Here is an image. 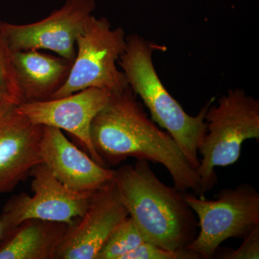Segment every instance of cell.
<instances>
[{
	"label": "cell",
	"instance_id": "obj_10",
	"mask_svg": "<svg viewBox=\"0 0 259 259\" xmlns=\"http://www.w3.org/2000/svg\"><path fill=\"white\" fill-rule=\"evenodd\" d=\"M112 93L100 88H88L60 98L45 101L22 102L18 111L34 124L56 127L74 136L88 150L94 161L105 163L92 143V122L107 102Z\"/></svg>",
	"mask_w": 259,
	"mask_h": 259
},
{
	"label": "cell",
	"instance_id": "obj_4",
	"mask_svg": "<svg viewBox=\"0 0 259 259\" xmlns=\"http://www.w3.org/2000/svg\"><path fill=\"white\" fill-rule=\"evenodd\" d=\"M207 131L199 146L197 175L201 198L217 183L216 167L234 164L246 140H259V101L242 89L228 90L209 107L205 116Z\"/></svg>",
	"mask_w": 259,
	"mask_h": 259
},
{
	"label": "cell",
	"instance_id": "obj_19",
	"mask_svg": "<svg viewBox=\"0 0 259 259\" xmlns=\"http://www.w3.org/2000/svg\"><path fill=\"white\" fill-rule=\"evenodd\" d=\"M0 233H1V231H0Z\"/></svg>",
	"mask_w": 259,
	"mask_h": 259
},
{
	"label": "cell",
	"instance_id": "obj_3",
	"mask_svg": "<svg viewBox=\"0 0 259 259\" xmlns=\"http://www.w3.org/2000/svg\"><path fill=\"white\" fill-rule=\"evenodd\" d=\"M165 50L138 34L126 37V48L118 60L128 86L149 110L151 119L176 141L181 151L197 171L198 150L207 131L205 116L212 102H208L197 115L185 111L170 95L155 69L153 54Z\"/></svg>",
	"mask_w": 259,
	"mask_h": 259
},
{
	"label": "cell",
	"instance_id": "obj_7",
	"mask_svg": "<svg viewBox=\"0 0 259 259\" xmlns=\"http://www.w3.org/2000/svg\"><path fill=\"white\" fill-rule=\"evenodd\" d=\"M32 195L21 193L5 204L0 220V237L6 238L28 220L62 223L68 226L83 215L94 192H75L67 188L44 163L32 168Z\"/></svg>",
	"mask_w": 259,
	"mask_h": 259
},
{
	"label": "cell",
	"instance_id": "obj_9",
	"mask_svg": "<svg viewBox=\"0 0 259 259\" xmlns=\"http://www.w3.org/2000/svg\"><path fill=\"white\" fill-rule=\"evenodd\" d=\"M115 179L94 192L82 216L68 228L58 259H97L114 231L128 217Z\"/></svg>",
	"mask_w": 259,
	"mask_h": 259
},
{
	"label": "cell",
	"instance_id": "obj_14",
	"mask_svg": "<svg viewBox=\"0 0 259 259\" xmlns=\"http://www.w3.org/2000/svg\"><path fill=\"white\" fill-rule=\"evenodd\" d=\"M69 227L42 220L25 221L6 237L0 259H55Z\"/></svg>",
	"mask_w": 259,
	"mask_h": 259
},
{
	"label": "cell",
	"instance_id": "obj_8",
	"mask_svg": "<svg viewBox=\"0 0 259 259\" xmlns=\"http://www.w3.org/2000/svg\"><path fill=\"white\" fill-rule=\"evenodd\" d=\"M95 8V0H66L60 9L35 23L0 21V33L12 51L49 50L74 62L76 37Z\"/></svg>",
	"mask_w": 259,
	"mask_h": 259
},
{
	"label": "cell",
	"instance_id": "obj_17",
	"mask_svg": "<svg viewBox=\"0 0 259 259\" xmlns=\"http://www.w3.org/2000/svg\"><path fill=\"white\" fill-rule=\"evenodd\" d=\"M122 259H201V257L187 248L170 250L144 242Z\"/></svg>",
	"mask_w": 259,
	"mask_h": 259
},
{
	"label": "cell",
	"instance_id": "obj_6",
	"mask_svg": "<svg viewBox=\"0 0 259 259\" xmlns=\"http://www.w3.org/2000/svg\"><path fill=\"white\" fill-rule=\"evenodd\" d=\"M186 202L198 217L199 232L187 247L201 258H212L223 242L244 238L259 227V193L243 183L223 189L214 200L184 192Z\"/></svg>",
	"mask_w": 259,
	"mask_h": 259
},
{
	"label": "cell",
	"instance_id": "obj_1",
	"mask_svg": "<svg viewBox=\"0 0 259 259\" xmlns=\"http://www.w3.org/2000/svg\"><path fill=\"white\" fill-rule=\"evenodd\" d=\"M90 136L105 165H118L129 157L159 163L171 175L177 190L191 191L201 197V182L195 168L171 135L148 117L129 86L112 94L94 118Z\"/></svg>",
	"mask_w": 259,
	"mask_h": 259
},
{
	"label": "cell",
	"instance_id": "obj_15",
	"mask_svg": "<svg viewBox=\"0 0 259 259\" xmlns=\"http://www.w3.org/2000/svg\"><path fill=\"white\" fill-rule=\"evenodd\" d=\"M144 242L139 228L128 216L112 233L97 259H122Z\"/></svg>",
	"mask_w": 259,
	"mask_h": 259
},
{
	"label": "cell",
	"instance_id": "obj_16",
	"mask_svg": "<svg viewBox=\"0 0 259 259\" xmlns=\"http://www.w3.org/2000/svg\"><path fill=\"white\" fill-rule=\"evenodd\" d=\"M23 102L15 76L12 51L0 33V107Z\"/></svg>",
	"mask_w": 259,
	"mask_h": 259
},
{
	"label": "cell",
	"instance_id": "obj_11",
	"mask_svg": "<svg viewBox=\"0 0 259 259\" xmlns=\"http://www.w3.org/2000/svg\"><path fill=\"white\" fill-rule=\"evenodd\" d=\"M18 105L0 107V194L14 190L34 166L42 163L44 126L22 115Z\"/></svg>",
	"mask_w": 259,
	"mask_h": 259
},
{
	"label": "cell",
	"instance_id": "obj_2",
	"mask_svg": "<svg viewBox=\"0 0 259 259\" xmlns=\"http://www.w3.org/2000/svg\"><path fill=\"white\" fill-rule=\"evenodd\" d=\"M115 179L129 217L145 241L177 250L194 241L198 223L184 192L163 183L148 161L121 166Z\"/></svg>",
	"mask_w": 259,
	"mask_h": 259
},
{
	"label": "cell",
	"instance_id": "obj_13",
	"mask_svg": "<svg viewBox=\"0 0 259 259\" xmlns=\"http://www.w3.org/2000/svg\"><path fill=\"white\" fill-rule=\"evenodd\" d=\"M23 102L51 100L69 78L73 61L40 50L12 51Z\"/></svg>",
	"mask_w": 259,
	"mask_h": 259
},
{
	"label": "cell",
	"instance_id": "obj_18",
	"mask_svg": "<svg viewBox=\"0 0 259 259\" xmlns=\"http://www.w3.org/2000/svg\"><path fill=\"white\" fill-rule=\"evenodd\" d=\"M221 258L225 259H258L259 227L253 230L248 236L243 238L239 248L227 253Z\"/></svg>",
	"mask_w": 259,
	"mask_h": 259
},
{
	"label": "cell",
	"instance_id": "obj_5",
	"mask_svg": "<svg viewBox=\"0 0 259 259\" xmlns=\"http://www.w3.org/2000/svg\"><path fill=\"white\" fill-rule=\"evenodd\" d=\"M121 27L112 28L106 18L92 15L76 37V57L66 82L51 99L60 98L85 89L95 88L120 93L128 87L117 63L126 48Z\"/></svg>",
	"mask_w": 259,
	"mask_h": 259
},
{
	"label": "cell",
	"instance_id": "obj_12",
	"mask_svg": "<svg viewBox=\"0 0 259 259\" xmlns=\"http://www.w3.org/2000/svg\"><path fill=\"white\" fill-rule=\"evenodd\" d=\"M40 156L59 182L75 192H95L115 179V170L94 161L56 127L44 126Z\"/></svg>",
	"mask_w": 259,
	"mask_h": 259
}]
</instances>
